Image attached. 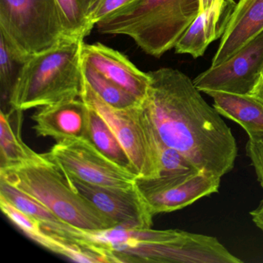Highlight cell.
<instances>
[{"label":"cell","mask_w":263,"mask_h":263,"mask_svg":"<svg viewBox=\"0 0 263 263\" xmlns=\"http://www.w3.org/2000/svg\"><path fill=\"white\" fill-rule=\"evenodd\" d=\"M0 36L24 64L69 36L57 0H0Z\"/></svg>","instance_id":"obj_5"},{"label":"cell","mask_w":263,"mask_h":263,"mask_svg":"<svg viewBox=\"0 0 263 263\" xmlns=\"http://www.w3.org/2000/svg\"><path fill=\"white\" fill-rule=\"evenodd\" d=\"M42 159L16 167L0 169V178L27 194L58 218L87 232L107 230L118 224L75 190L62 171Z\"/></svg>","instance_id":"obj_4"},{"label":"cell","mask_w":263,"mask_h":263,"mask_svg":"<svg viewBox=\"0 0 263 263\" xmlns=\"http://www.w3.org/2000/svg\"><path fill=\"white\" fill-rule=\"evenodd\" d=\"M261 78H263V72H262V76H261Z\"/></svg>","instance_id":"obj_28"},{"label":"cell","mask_w":263,"mask_h":263,"mask_svg":"<svg viewBox=\"0 0 263 263\" xmlns=\"http://www.w3.org/2000/svg\"><path fill=\"white\" fill-rule=\"evenodd\" d=\"M24 64L20 62L0 36V83L3 98L9 101L12 89Z\"/></svg>","instance_id":"obj_22"},{"label":"cell","mask_w":263,"mask_h":263,"mask_svg":"<svg viewBox=\"0 0 263 263\" xmlns=\"http://www.w3.org/2000/svg\"><path fill=\"white\" fill-rule=\"evenodd\" d=\"M63 173L75 190L115 221L118 227L138 229L152 228L154 216L136 185L130 189L103 187Z\"/></svg>","instance_id":"obj_11"},{"label":"cell","mask_w":263,"mask_h":263,"mask_svg":"<svg viewBox=\"0 0 263 263\" xmlns=\"http://www.w3.org/2000/svg\"><path fill=\"white\" fill-rule=\"evenodd\" d=\"M82 59L103 76L119 85L143 102L147 97L151 78L148 73L140 70L130 60L101 43L86 44Z\"/></svg>","instance_id":"obj_12"},{"label":"cell","mask_w":263,"mask_h":263,"mask_svg":"<svg viewBox=\"0 0 263 263\" xmlns=\"http://www.w3.org/2000/svg\"><path fill=\"white\" fill-rule=\"evenodd\" d=\"M84 40L67 36L53 48L29 58L21 67L9 104L30 110L81 98Z\"/></svg>","instance_id":"obj_2"},{"label":"cell","mask_w":263,"mask_h":263,"mask_svg":"<svg viewBox=\"0 0 263 263\" xmlns=\"http://www.w3.org/2000/svg\"><path fill=\"white\" fill-rule=\"evenodd\" d=\"M81 98L107 123L127 153L138 178L161 175L158 133L142 103L129 108H115L104 102L84 78Z\"/></svg>","instance_id":"obj_6"},{"label":"cell","mask_w":263,"mask_h":263,"mask_svg":"<svg viewBox=\"0 0 263 263\" xmlns=\"http://www.w3.org/2000/svg\"><path fill=\"white\" fill-rule=\"evenodd\" d=\"M69 36L84 39L91 32L87 15L93 0H57Z\"/></svg>","instance_id":"obj_21"},{"label":"cell","mask_w":263,"mask_h":263,"mask_svg":"<svg viewBox=\"0 0 263 263\" xmlns=\"http://www.w3.org/2000/svg\"><path fill=\"white\" fill-rule=\"evenodd\" d=\"M200 13V0H135L98 23L100 33L124 35L147 54L161 58Z\"/></svg>","instance_id":"obj_3"},{"label":"cell","mask_w":263,"mask_h":263,"mask_svg":"<svg viewBox=\"0 0 263 263\" xmlns=\"http://www.w3.org/2000/svg\"><path fill=\"white\" fill-rule=\"evenodd\" d=\"M252 96L256 97L258 99L263 101V78L260 80L256 87L254 89L253 91L250 93Z\"/></svg>","instance_id":"obj_27"},{"label":"cell","mask_w":263,"mask_h":263,"mask_svg":"<svg viewBox=\"0 0 263 263\" xmlns=\"http://www.w3.org/2000/svg\"><path fill=\"white\" fill-rule=\"evenodd\" d=\"M213 99L215 110L239 124L249 135V140L263 138V101L251 95L223 91H207Z\"/></svg>","instance_id":"obj_16"},{"label":"cell","mask_w":263,"mask_h":263,"mask_svg":"<svg viewBox=\"0 0 263 263\" xmlns=\"http://www.w3.org/2000/svg\"><path fill=\"white\" fill-rule=\"evenodd\" d=\"M224 0H200V12L204 11L210 8L215 4L223 2Z\"/></svg>","instance_id":"obj_26"},{"label":"cell","mask_w":263,"mask_h":263,"mask_svg":"<svg viewBox=\"0 0 263 263\" xmlns=\"http://www.w3.org/2000/svg\"><path fill=\"white\" fill-rule=\"evenodd\" d=\"M263 72V31L216 67H210L194 80L201 92L223 91L250 95Z\"/></svg>","instance_id":"obj_10"},{"label":"cell","mask_w":263,"mask_h":263,"mask_svg":"<svg viewBox=\"0 0 263 263\" xmlns=\"http://www.w3.org/2000/svg\"><path fill=\"white\" fill-rule=\"evenodd\" d=\"M0 198H4L24 213L36 218L44 229L53 235L78 243L82 242L85 238L84 230L61 221L41 203L2 178H0Z\"/></svg>","instance_id":"obj_17"},{"label":"cell","mask_w":263,"mask_h":263,"mask_svg":"<svg viewBox=\"0 0 263 263\" xmlns=\"http://www.w3.org/2000/svg\"><path fill=\"white\" fill-rule=\"evenodd\" d=\"M31 119L36 135L57 141L84 138L87 132L88 107L81 98L40 107Z\"/></svg>","instance_id":"obj_13"},{"label":"cell","mask_w":263,"mask_h":263,"mask_svg":"<svg viewBox=\"0 0 263 263\" xmlns=\"http://www.w3.org/2000/svg\"><path fill=\"white\" fill-rule=\"evenodd\" d=\"M134 1L135 0H93L87 15L89 27L92 30L104 17Z\"/></svg>","instance_id":"obj_23"},{"label":"cell","mask_w":263,"mask_h":263,"mask_svg":"<svg viewBox=\"0 0 263 263\" xmlns=\"http://www.w3.org/2000/svg\"><path fill=\"white\" fill-rule=\"evenodd\" d=\"M252 221L263 233V200H261L259 205L255 210L250 212Z\"/></svg>","instance_id":"obj_25"},{"label":"cell","mask_w":263,"mask_h":263,"mask_svg":"<svg viewBox=\"0 0 263 263\" xmlns=\"http://www.w3.org/2000/svg\"><path fill=\"white\" fill-rule=\"evenodd\" d=\"M235 6L234 0H224L200 12L175 46V53L195 59L202 57L208 47L224 34Z\"/></svg>","instance_id":"obj_15"},{"label":"cell","mask_w":263,"mask_h":263,"mask_svg":"<svg viewBox=\"0 0 263 263\" xmlns=\"http://www.w3.org/2000/svg\"><path fill=\"white\" fill-rule=\"evenodd\" d=\"M246 154L252 161L258 182L263 187V138L258 141L249 140L246 144Z\"/></svg>","instance_id":"obj_24"},{"label":"cell","mask_w":263,"mask_h":263,"mask_svg":"<svg viewBox=\"0 0 263 263\" xmlns=\"http://www.w3.org/2000/svg\"><path fill=\"white\" fill-rule=\"evenodd\" d=\"M44 156L63 172L103 187L130 189L138 175L104 156L86 138L57 141Z\"/></svg>","instance_id":"obj_8"},{"label":"cell","mask_w":263,"mask_h":263,"mask_svg":"<svg viewBox=\"0 0 263 263\" xmlns=\"http://www.w3.org/2000/svg\"><path fill=\"white\" fill-rule=\"evenodd\" d=\"M148 74L150 86L142 104L161 141L199 172L221 178L230 172L238 155L236 141L193 81L168 67Z\"/></svg>","instance_id":"obj_1"},{"label":"cell","mask_w":263,"mask_h":263,"mask_svg":"<svg viewBox=\"0 0 263 263\" xmlns=\"http://www.w3.org/2000/svg\"><path fill=\"white\" fill-rule=\"evenodd\" d=\"M82 74L93 91L108 105L118 109H125L141 104L136 97L97 71L82 59Z\"/></svg>","instance_id":"obj_20"},{"label":"cell","mask_w":263,"mask_h":263,"mask_svg":"<svg viewBox=\"0 0 263 263\" xmlns=\"http://www.w3.org/2000/svg\"><path fill=\"white\" fill-rule=\"evenodd\" d=\"M107 250L113 262H242L215 237L184 231L172 241H124Z\"/></svg>","instance_id":"obj_7"},{"label":"cell","mask_w":263,"mask_h":263,"mask_svg":"<svg viewBox=\"0 0 263 263\" xmlns=\"http://www.w3.org/2000/svg\"><path fill=\"white\" fill-rule=\"evenodd\" d=\"M263 31V0H239L235 6L211 67H216Z\"/></svg>","instance_id":"obj_14"},{"label":"cell","mask_w":263,"mask_h":263,"mask_svg":"<svg viewBox=\"0 0 263 263\" xmlns=\"http://www.w3.org/2000/svg\"><path fill=\"white\" fill-rule=\"evenodd\" d=\"M11 112L1 111L0 115V169L16 167L26 163L42 159L43 154H37L23 141L21 127L15 132L10 120Z\"/></svg>","instance_id":"obj_18"},{"label":"cell","mask_w":263,"mask_h":263,"mask_svg":"<svg viewBox=\"0 0 263 263\" xmlns=\"http://www.w3.org/2000/svg\"><path fill=\"white\" fill-rule=\"evenodd\" d=\"M87 107L88 120L84 138L88 140L104 156L135 173L127 153L107 123L95 109L88 106Z\"/></svg>","instance_id":"obj_19"},{"label":"cell","mask_w":263,"mask_h":263,"mask_svg":"<svg viewBox=\"0 0 263 263\" xmlns=\"http://www.w3.org/2000/svg\"><path fill=\"white\" fill-rule=\"evenodd\" d=\"M221 178L203 172L137 178L135 185L153 216L184 209L218 192Z\"/></svg>","instance_id":"obj_9"}]
</instances>
